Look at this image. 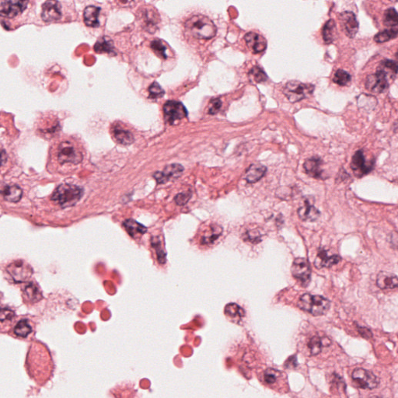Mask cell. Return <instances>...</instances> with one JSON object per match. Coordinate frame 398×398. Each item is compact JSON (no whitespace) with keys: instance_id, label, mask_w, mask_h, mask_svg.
Masks as SVG:
<instances>
[{"instance_id":"28","label":"cell","mask_w":398,"mask_h":398,"mask_svg":"<svg viewBox=\"0 0 398 398\" xmlns=\"http://www.w3.org/2000/svg\"><path fill=\"white\" fill-rule=\"evenodd\" d=\"M124 227L127 231L130 236L136 238L138 235H143L147 232V229L146 227L138 223L134 220H125L123 223Z\"/></svg>"},{"instance_id":"2","label":"cell","mask_w":398,"mask_h":398,"mask_svg":"<svg viewBox=\"0 0 398 398\" xmlns=\"http://www.w3.org/2000/svg\"><path fill=\"white\" fill-rule=\"evenodd\" d=\"M184 27L190 34L198 39H211L217 31L214 23L202 14L191 16L185 22Z\"/></svg>"},{"instance_id":"23","label":"cell","mask_w":398,"mask_h":398,"mask_svg":"<svg viewBox=\"0 0 398 398\" xmlns=\"http://www.w3.org/2000/svg\"><path fill=\"white\" fill-rule=\"evenodd\" d=\"M297 213L300 220L304 221H316L320 215L319 211L308 202H306L304 206L299 208Z\"/></svg>"},{"instance_id":"43","label":"cell","mask_w":398,"mask_h":398,"mask_svg":"<svg viewBox=\"0 0 398 398\" xmlns=\"http://www.w3.org/2000/svg\"><path fill=\"white\" fill-rule=\"evenodd\" d=\"M152 246H154L155 247L156 251H157V254H158V261L160 264H164L166 262V253H165L164 250L161 249V244H160V241L159 239H154V240H152Z\"/></svg>"},{"instance_id":"20","label":"cell","mask_w":398,"mask_h":398,"mask_svg":"<svg viewBox=\"0 0 398 398\" xmlns=\"http://www.w3.org/2000/svg\"><path fill=\"white\" fill-rule=\"evenodd\" d=\"M266 172V166L260 164V163H254V164L250 165L248 169L246 170L244 179L246 180V182L253 184V183L257 182L258 180H261Z\"/></svg>"},{"instance_id":"47","label":"cell","mask_w":398,"mask_h":398,"mask_svg":"<svg viewBox=\"0 0 398 398\" xmlns=\"http://www.w3.org/2000/svg\"><path fill=\"white\" fill-rule=\"evenodd\" d=\"M222 102L220 99H215L213 101L211 102L210 105H209V113L210 114H215L218 113L221 108Z\"/></svg>"},{"instance_id":"6","label":"cell","mask_w":398,"mask_h":398,"mask_svg":"<svg viewBox=\"0 0 398 398\" xmlns=\"http://www.w3.org/2000/svg\"><path fill=\"white\" fill-rule=\"evenodd\" d=\"M315 90V86L311 84H305L297 80L288 82L283 89V93L291 103L300 101L307 96L312 94Z\"/></svg>"},{"instance_id":"46","label":"cell","mask_w":398,"mask_h":398,"mask_svg":"<svg viewBox=\"0 0 398 398\" xmlns=\"http://www.w3.org/2000/svg\"><path fill=\"white\" fill-rule=\"evenodd\" d=\"M191 196V194L189 192L180 193L175 197L174 200L178 206H184L185 204L188 203Z\"/></svg>"},{"instance_id":"49","label":"cell","mask_w":398,"mask_h":398,"mask_svg":"<svg viewBox=\"0 0 398 398\" xmlns=\"http://www.w3.org/2000/svg\"><path fill=\"white\" fill-rule=\"evenodd\" d=\"M359 332H360V334H362L363 337H366V338L372 337V335L368 334V333H369V334H372L371 331H370L369 329L363 328V327H362V328H360V330H359Z\"/></svg>"},{"instance_id":"38","label":"cell","mask_w":398,"mask_h":398,"mask_svg":"<svg viewBox=\"0 0 398 398\" xmlns=\"http://www.w3.org/2000/svg\"><path fill=\"white\" fill-rule=\"evenodd\" d=\"M350 74H348V72L345 71L343 70H338L336 72L334 76V82L339 86H347L349 82H351Z\"/></svg>"},{"instance_id":"9","label":"cell","mask_w":398,"mask_h":398,"mask_svg":"<svg viewBox=\"0 0 398 398\" xmlns=\"http://www.w3.org/2000/svg\"><path fill=\"white\" fill-rule=\"evenodd\" d=\"M163 114L165 121L168 123L173 124L179 120L186 118L188 115V111L182 103L177 100H170L163 106Z\"/></svg>"},{"instance_id":"26","label":"cell","mask_w":398,"mask_h":398,"mask_svg":"<svg viewBox=\"0 0 398 398\" xmlns=\"http://www.w3.org/2000/svg\"><path fill=\"white\" fill-rule=\"evenodd\" d=\"M33 332V327L28 319H21L13 328V335L19 338H27Z\"/></svg>"},{"instance_id":"21","label":"cell","mask_w":398,"mask_h":398,"mask_svg":"<svg viewBox=\"0 0 398 398\" xmlns=\"http://www.w3.org/2000/svg\"><path fill=\"white\" fill-rule=\"evenodd\" d=\"M377 285L381 289H393L398 287V277L395 274L381 271L377 279Z\"/></svg>"},{"instance_id":"22","label":"cell","mask_w":398,"mask_h":398,"mask_svg":"<svg viewBox=\"0 0 398 398\" xmlns=\"http://www.w3.org/2000/svg\"><path fill=\"white\" fill-rule=\"evenodd\" d=\"M100 8L95 5H88L85 8L83 12L84 23L87 27H97L100 26L99 16H100Z\"/></svg>"},{"instance_id":"40","label":"cell","mask_w":398,"mask_h":398,"mask_svg":"<svg viewBox=\"0 0 398 398\" xmlns=\"http://www.w3.org/2000/svg\"><path fill=\"white\" fill-rule=\"evenodd\" d=\"M151 47H152L153 50L158 56L163 58V59H166L167 55H166V45H164V43H162V41L156 40V41H153L152 44H151Z\"/></svg>"},{"instance_id":"5","label":"cell","mask_w":398,"mask_h":398,"mask_svg":"<svg viewBox=\"0 0 398 398\" xmlns=\"http://www.w3.org/2000/svg\"><path fill=\"white\" fill-rule=\"evenodd\" d=\"M56 158L60 164L72 163L78 164L82 162V154L78 149L76 148L74 143L71 142L64 141L59 143L56 150Z\"/></svg>"},{"instance_id":"44","label":"cell","mask_w":398,"mask_h":398,"mask_svg":"<svg viewBox=\"0 0 398 398\" xmlns=\"http://www.w3.org/2000/svg\"><path fill=\"white\" fill-rule=\"evenodd\" d=\"M244 240H248L251 242V243H258V242L261 240V234H260L258 231H255V230L248 231V232L246 233V234H245Z\"/></svg>"},{"instance_id":"25","label":"cell","mask_w":398,"mask_h":398,"mask_svg":"<svg viewBox=\"0 0 398 398\" xmlns=\"http://www.w3.org/2000/svg\"><path fill=\"white\" fill-rule=\"evenodd\" d=\"M0 194L7 202H18L21 199L23 191H22L21 188L18 186L7 185L0 191Z\"/></svg>"},{"instance_id":"36","label":"cell","mask_w":398,"mask_h":398,"mask_svg":"<svg viewBox=\"0 0 398 398\" xmlns=\"http://www.w3.org/2000/svg\"><path fill=\"white\" fill-rule=\"evenodd\" d=\"M398 29L391 28L388 30L382 31L376 34L374 37V41L377 43H384L386 41H390L391 39H395L398 36Z\"/></svg>"},{"instance_id":"1","label":"cell","mask_w":398,"mask_h":398,"mask_svg":"<svg viewBox=\"0 0 398 398\" xmlns=\"http://www.w3.org/2000/svg\"><path fill=\"white\" fill-rule=\"evenodd\" d=\"M26 369L31 378L40 386L45 385L51 380L55 367L52 355L46 345L39 341L33 343L27 352Z\"/></svg>"},{"instance_id":"11","label":"cell","mask_w":398,"mask_h":398,"mask_svg":"<svg viewBox=\"0 0 398 398\" xmlns=\"http://www.w3.org/2000/svg\"><path fill=\"white\" fill-rule=\"evenodd\" d=\"M373 166L374 162L373 161L368 162L366 160L363 150H358L352 157L351 168L355 173V175L358 177H363L370 173L373 170Z\"/></svg>"},{"instance_id":"27","label":"cell","mask_w":398,"mask_h":398,"mask_svg":"<svg viewBox=\"0 0 398 398\" xmlns=\"http://www.w3.org/2000/svg\"><path fill=\"white\" fill-rule=\"evenodd\" d=\"M113 136L114 140L119 144L128 146L134 142V138L129 131L125 130L120 127H115L113 129Z\"/></svg>"},{"instance_id":"10","label":"cell","mask_w":398,"mask_h":398,"mask_svg":"<svg viewBox=\"0 0 398 398\" xmlns=\"http://www.w3.org/2000/svg\"><path fill=\"white\" fill-rule=\"evenodd\" d=\"M389 86V80L384 72L377 70V73L369 75L366 78V88L374 93H381Z\"/></svg>"},{"instance_id":"16","label":"cell","mask_w":398,"mask_h":398,"mask_svg":"<svg viewBox=\"0 0 398 398\" xmlns=\"http://www.w3.org/2000/svg\"><path fill=\"white\" fill-rule=\"evenodd\" d=\"M340 21L345 35L348 38H355L359 31V22L352 12L345 11L340 15Z\"/></svg>"},{"instance_id":"29","label":"cell","mask_w":398,"mask_h":398,"mask_svg":"<svg viewBox=\"0 0 398 398\" xmlns=\"http://www.w3.org/2000/svg\"><path fill=\"white\" fill-rule=\"evenodd\" d=\"M23 297L27 302L36 303L42 299V294L38 286L31 283L23 290Z\"/></svg>"},{"instance_id":"19","label":"cell","mask_w":398,"mask_h":398,"mask_svg":"<svg viewBox=\"0 0 398 398\" xmlns=\"http://www.w3.org/2000/svg\"><path fill=\"white\" fill-rule=\"evenodd\" d=\"M341 261V257L338 255H330L328 252L323 250L318 253L315 261V265L316 268L321 269L323 268H330L334 264H337Z\"/></svg>"},{"instance_id":"15","label":"cell","mask_w":398,"mask_h":398,"mask_svg":"<svg viewBox=\"0 0 398 398\" xmlns=\"http://www.w3.org/2000/svg\"><path fill=\"white\" fill-rule=\"evenodd\" d=\"M62 15L61 4L58 1L49 0L42 5L41 16L43 21L47 23L56 21L61 19Z\"/></svg>"},{"instance_id":"35","label":"cell","mask_w":398,"mask_h":398,"mask_svg":"<svg viewBox=\"0 0 398 398\" xmlns=\"http://www.w3.org/2000/svg\"><path fill=\"white\" fill-rule=\"evenodd\" d=\"M222 232H223V229L221 227H218V226L211 227L202 238V243L209 244V243H213L216 239H218L219 237L221 235Z\"/></svg>"},{"instance_id":"32","label":"cell","mask_w":398,"mask_h":398,"mask_svg":"<svg viewBox=\"0 0 398 398\" xmlns=\"http://www.w3.org/2000/svg\"><path fill=\"white\" fill-rule=\"evenodd\" d=\"M95 52L97 53H111L114 52V46L112 40L108 37H102L96 41L94 45Z\"/></svg>"},{"instance_id":"31","label":"cell","mask_w":398,"mask_h":398,"mask_svg":"<svg viewBox=\"0 0 398 398\" xmlns=\"http://www.w3.org/2000/svg\"><path fill=\"white\" fill-rule=\"evenodd\" d=\"M336 34H337V27H336L334 20H329L327 23H325L323 31H322L323 39L325 43H332L335 39Z\"/></svg>"},{"instance_id":"33","label":"cell","mask_w":398,"mask_h":398,"mask_svg":"<svg viewBox=\"0 0 398 398\" xmlns=\"http://www.w3.org/2000/svg\"><path fill=\"white\" fill-rule=\"evenodd\" d=\"M225 314L227 317L232 319L239 320L245 316V312L243 308L236 304H229L226 306Z\"/></svg>"},{"instance_id":"12","label":"cell","mask_w":398,"mask_h":398,"mask_svg":"<svg viewBox=\"0 0 398 398\" xmlns=\"http://www.w3.org/2000/svg\"><path fill=\"white\" fill-rule=\"evenodd\" d=\"M28 1L9 0L0 3V16L14 18L21 14L27 7Z\"/></svg>"},{"instance_id":"24","label":"cell","mask_w":398,"mask_h":398,"mask_svg":"<svg viewBox=\"0 0 398 398\" xmlns=\"http://www.w3.org/2000/svg\"><path fill=\"white\" fill-rule=\"evenodd\" d=\"M141 20L147 29L154 30L159 20V16L154 8H145L141 12Z\"/></svg>"},{"instance_id":"7","label":"cell","mask_w":398,"mask_h":398,"mask_svg":"<svg viewBox=\"0 0 398 398\" xmlns=\"http://www.w3.org/2000/svg\"><path fill=\"white\" fill-rule=\"evenodd\" d=\"M291 272L295 279L300 282L302 286L309 285L311 279V268L307 259L304 257H297L293 261Z\"/></svg>"},{"instance_id":"30","label":"cell","mask_w":398,"mask_h":398,"mask_svg":"<svg viewBox=\"0 0 398 398\" xmlns=\"http://www.w3.org/2000/svg\"><path fill=\"white\" fill-rule=\"evenodd\" d=\"M378 70L384 72L385 75L388 77V80H393L398 74V64L393 60L385 59L384 61L381 62Z\"/></svg>"},{"instance_id":"3","label":"cell","mask_w":398,"mask_h":398,"mask_svg":"<svg viewBox=\"0 0 398 398\" xmlns=\"http://www.w3.org/2000/svg\"><path fill=\"white\" fill-rule=\"evenodd\" d=\"M83 190L74 184H63L56 188L52 200L63 208L71 207L80 200Z\"/></svg>"},{"instance_id":"8","label":"cell","mask_w":398,"mask_h":398,"mask_svg":"<svg viewBox=\"0 0 398 398\" xmlns=\"http://www.w3.org/2000/svg\"><path fill=\"white\" fill-rule=\"evenodd\" d=\"M355 386L361 389L373 390L379 384V379L373 373L364 369H356L352 373Z\"/></svg>"},{"instance_id":"4","label":"cell","mask_w":398,"mask_h":398,"mask_svg":"<svg viewBox=\"0 0 398 398\" xmlns=\"http://www.w3.org/2000/svg\"><path fill=\"white\" fill-rule=\"evenodd\" d=\"M330 303L327 299L306 293L299 300L298 307L313 316H321L325 315L330 308Z\"/></svg>"},{"instance_id":"18","label":"cell","mask_w":398,"mask_h":398,"mask_svg":"<svg viewBox=\"0 0 398 398\" xmlns=\"http://www.w3.org/2000/svg\"><path fill=\"white\" fill-rule=\"evenodd\" d=\"M322 163L323 162L320 158L314 157L305 161L304 164V170L310 177L316 179L323 178Z\"/></svg>"},{"instance_id":"14","label":"cell","mask_w":398,"mask_h":398,"mask_svg":"<svg viewBox=\"0 0 398 398\" xmlns=\"http://www.w3.org/2000/svg\"><path fill=\"white\" fill-rule=\"evenodd\" d=\"M184 171V167L180 164L173 163L165 166L162 171L156 172L154 177L158 184H165V183L178 178Z\"/></svg>"},{"instance_id":"42","label":"cell","mask_w":398,"mask_h":398,"mask_svg":"<svg viewBox=\"0 0 398 398\" xmlns=\"http://www.w3.org/2000/svg\"><path fill=\"white\" fill-rule=\"evenodd\" d=\"M149 92H150V97L153 99L160 98L165 94L164 90L157 82H154V83L150 85Z\"/></svg>"},{"instance_id":"45","label":"cell","mask_w":398,"mask_h":398,"mask_svg":"<svg viewBox=\"0 0 398 398\" xmlns=\"http://www.w3.org/2000/svg\"><path fill=\"white\" fill-rule=\"evenodd\" d=\"M15 318L14 311L9 309H0V322L12 320Z\"/></svg>"},{"instance_id":"48","label":"cell","mask_w":398,"mask_h":398,"mask_svg":"<svg viewBox=\"0 0 398 398\" xmlns=\"http://www.w3.org/2000/svg\"><path fill=\"white\" fill-rule=\"evenodd\" d=\"M7 160V154L5 150H0V167L5 164Z\"/></svg>"},{"instance_id":"17","label":"cell","mask_w":398,"mask_h":398,"mask_svg":"<svg viewBox=\"0 0 398 398\" xmlns=\"http://www.w3.org/2000/svg\"><path fill=\"white\" fill-rule=\"evenodd\" d=\"M244 40L249 49L254 54L261 53L267 48L266 39L257 33H247Z\"/></svg>"},{"instance_id":"34","label":"cell","mask_w":398,"mask_h":398,"mask_svg":"<svg viewBox=\"0 0 398 398\" xmlns=\"http://www.w3.org/2000/svg\"><path fill=\"white\" fill-rule=\"evenodd\" d=\"M384 24L391 28H398V16L395 8H389L384 12Z\"/></svg>"},{"instance_id":"50","label":"cell","mask_w":398,"mask_h":398,"mask_svg":"<svg viewBox=\"0 0 398 398\" xmlns=\"http://www.w3.org/2000/svg\"><path fill=\"white\" fill-rule=\"evenodd\" d=\"M371 398H379V397H372Z\"/></svg>"},{"instance_id":"13","label":"cell","mask_w":398,"mask_h":398,"mask_svg":"<svg viewBox=\"0 0 398 398\" xmlns=\"http://www.w3.org/2000/svg\"><path fill=\"white\" fill-rule=\"evenodd\" d=\"M6 270L16 282H27L33 274L32 268L22 261H16L11 264Z\"/></svg>"},{"instance_id":"37","label":"cell","mask_w":398,"mask_h":398,"mask_svg":"<svg viewBox=\"0 0 398 398\" xmlns=\"http://www.w3.org/2000/svg\"><path fill=\"white\" fill-rule=\"evenodd\" d=\"M248 75L250 80L254 81L256 83H261L268 80V76L264 73V70L258 66L253 67L249 72Z\"/></svg>"},{"instance_id":"39","label":"cell","mask_w":398,"mask_h":398,"mask_svg":"<svg viewBox=\"0 0 398 398\" xmlns=\"http://www.w3.org/2000/svg\"><path fill=\"white\" fill-rule=\"evenodd\" d=\"M323 346V337H319L318 336L313 337L310 342L308 343V347H309L311 355H318L319 352H321Z\"/></svg>"},{"instance_id":"41","label":"cell","mask_w":398,"mask_h":398,"mask_svg":"<svg viewBox=\"0 0 398 398\" xmlns=\"http://www.w3.org/2000/svg\"><path fill=\"white\" fill-rule=\"evenodd\" d=\"M281 373H282L281 372L270 368V369H268L264 372V381L269 385H272V384L276 382L277 379L280 377Z\"/></svg>"}]
</instances>
